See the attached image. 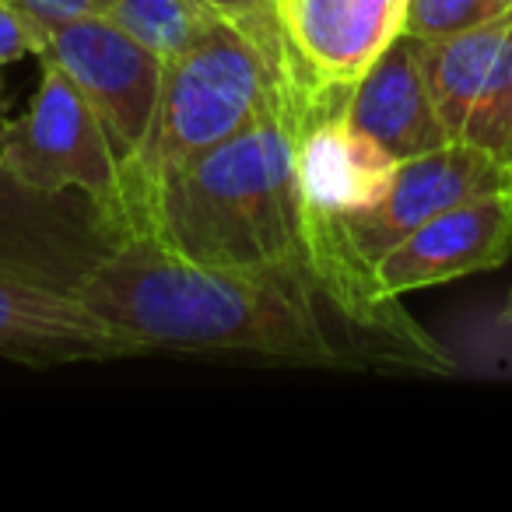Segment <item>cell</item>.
<instances>
[{"label":"cell","instance_id":"cell-1","mask_svg":"<svg viewBox=\"0 0 512 512\" xmlns=\"http://www.w3.org/2000/svg\"><path fill=\"white\" fill-rule=\"evenodd\" d=\"M78 299L151 351L246 355L309 369H397L449 376L456 362L404 313L330 288L309 256L253 267L193 264L127 235L81 281Z\"/></svg>","mask_w":512,"mask_h":512},{"label":"cell","instance_id":"cell-2","mask_svg":"<svg viewBox=\"0 0 512 512\" xmlns=\"http://www.w3.org/2000/svg\"><path fill=\"white\" fill-rule=\"evenodd\" d=\"M341 102H320L309 88H299L246 130L162 179L134 211L127 235H148L193 264L218 267L309 256L299 137Z\"/></svg>","mask_w":512,"mask_h":512},{"label":"cell","instance_id":"cell-3","mask_svg":"<svg viewBox=\"0 0 512 512\" xmlns=\"http://www.w3.org/2000/svg\"><path fill=\"white\" fill-rule=\"evenodd\" d=\"M299 88L271 0L256 8L207 4L197 36L176 57L162 60L148 134L120 162L116 214L123 232L148 193L179 165L246 130Z\"/></svg>","mask_w":512,"mask_h":512},{"label":"cell","instance_id":"cell-4","mask_svg":"<svg viewBox=\"0 0 512 512\" xmlns=\"http://www.w3.org/2000/svg\"><path fill=\"white\" fill-rule=\"evenodd\" d=\"M512 193V169L467 144H446L397 162L376 204L341 218L306 221V253L320 278L351 302L386 306L372 292V267L407 232L463 200Z\"/></svg>","mask_w":512,"mask_h":512},{"label":"cell","instance_id":"cell-5","mask_svg":"<svg viewBox=\"0 0 512 512\" xmlns=\"http://www.w3.org/2000/svg\"><path fill=\"white\" fill-rule=\"evenodd\" d=\"M39 60V88L18 120L0 127V162L53 193H85L116 221L120 158L95 109L53 60Z\"/></svg>","mask_w":512,"mask_h":512},{"label":"cell","instance_id":"cell-6","mask_svg":"<svg viewBox=\"0 0 512 512\" xmlns=\"http://www.w3.org/2000/svg\"><path fill=\"white\" fill-rule=\"evenodd\" d=\"M123 239V225L92 197L39 190L0 162V274L78 295Z\"/></svg>","mask_w":512,"mask_h":512},{"label":"cell","instance_id":"cell-7","mask_svg":"<svg viewBox=\"0 0 512 512\" xmlns=\"http://www.w3.org/2000/svg\"><path fill=\"white\" fill-rule=\"evenodd\" d=\"M46 57L78 85L95 109L116 158L127 162L148 134L162 85V57L106 15H85L46 32Z\"/></svg>","mask_w":512,"mask_h":512},{"label":"cell","instance_id":"cell-8","mask_svg":"<svg viewBox=\"0 0 512 512\" xmlns=\"http://www.w3.org/2000/svg\"><path fill=\"white\" fill-rule=\"evenodd\" d=\"M288 64L320 102L348 88L404 32L407 0H271Z\"/></svg>","mask_w":512,"mask_h":512},{"label":"cell","instance_id":"cell-9","mask_svg":"<svg viewBox=\"0 0 512 512\" xmlns=\"http://www.w3.org/2000/svg\"><path fill=\"white\" fill-rule=\"evenodd\" d=\"M512 256V193L463 200L407 232L372 267V292L404 302L421 288L446 285L481 271H498Z\"/></svg>","mask_w":512,"mask_h":512},{"label":"cell","instance_id":"cell-10","mask_svg":"<svg viewBox=\"0 0 512 512\" xmlns=\"http://www.w3.org/2000/svg\"><path fill=\"white\" fill-rule=\"evenodd\" d=\"M144 355L74 292L0 274V358L25 365H81Z\"/></svg>","mask_w":512,"mask_h":512},{"label":"cell","instance_id":"cell-11","mask_svg":"<svg viewBox=\"0 0 512 512\" xmlns=\"http://www.w3.org/2000/svg\"><path fill=\"white\" fill-rule=\"evenodd\" d=\"M341 113L397 162L449 144L421 71V43L407 32L348 88Z\"/></svg>","mask_w":512,"mask_h":512},{"label":"cell","instance_id":"cell-12","mask_svg":"<svg viewBox=\"0 0 512 512\" xmlns=\"http://www.w3.org/2000/svg\"><path fill=\"white\" fill-rule=\"evenodd\" d=\"M341 106L320 113L299 137V190L306 221L341 218L376 204L397 169V158L362 134Z\"/></svg>","mask_w":512,"mask_h":512},{"label":"cell","instance_id":"cell-13","mask_svg":"<svg viewBox=\"0 0 512 512\" xmlns=\"http://www.w3.org/2000/svg\"><path fill=\"white\" fill-rule=\"evenodd\" d=\"M102 15L141 39L162 60L176 57L204 22V0H99Z\"/></svg>","mask_w":512,"mask_h":512},{"label":"cell","instance_id":"cell-14","mask_svg":"<svg viewBox=\"0 0 512 512\" xmlns=\"http://www.w3.org/2000/svg\"><path fill=\"white\" fill-rule=\"evenodd\" d=\"M512 11V0H407L404 32L414 39H442L477 29Z\"/></svg>","mask_w":512,"mask_h":512},{"label":"cell","instance_id":"cell-15","mask_svg":"<svg viewBox=\"0 0 512 512\" xmlns=\"http://www.w3.org/2000/svg\"><path fill=\"white\" fill-rule=\"evenodd\" d=\"M32 32H36L39 46H43L46 32L60 29V25L74 22L85 15H102L99 0H4Z\"/></svg>","mask_w":512,"mask_h":512},{"label":"cell","instance_id":"cell-16","mask_svg":"<svg viewBox=\"0 0 512 512\" xmlns=\"http://www.w3.org/2000/svg\"><path fill=\"white\" fill-rule=\"evenodd\" d=\"M36 57L39 53V39L36 32L29 29V25L22 22V18L15 15V11L0 0V71L8 64H15V60L22 57Z\"/></svg>","mask_w":512,"mask_h":512},{"label":"cell","instance_id":"cell-17","mask_svg":"<svg viewBox=\"0 0 512 512\" xmlns=\"http://www.w3.org/2000/svg\"><path fill=\"white\" fill-rule=\"evenodd\" d=\"M214 8H256V4H267V0H207Z\"/></svg>","mask_w":512,"mask_h":512},{"label":"cell","instance_id":"cell-18","mask_svg":"<svg viewBox=\"0 0 512 512\" xmlns=\"http://www.w3.org/2000/svg\"><path fill=\"white\" fill-rule=\"evenodd\" d=\"M502 323H512V302H509V306L502 309Z\"/></svg>","mask_w":512,"mask_h":512},{"label":"cell","instance_id":"cell-19","mask_svg":"<svg viewBox=\"0 0 512 512\" xmlns=\"http://www.w3.org/2000/svg\"><path fill=\"white\" fill-rule=\"evenodd\" d=\"M204 4H207V0H204Z\"/></svg>","mask_w":512,"mask_h":512}]
</instances>
